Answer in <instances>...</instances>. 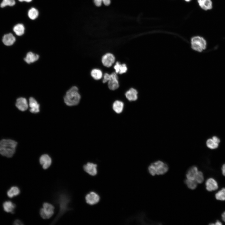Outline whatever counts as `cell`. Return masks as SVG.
Segmentation results:
<instances>
[{"mask_svg": "<svg viewBox=\"0 0 225 225\" xmlns=\"http://www.w3.org/2000/svg\"><path fill=\"white\" fill-rule=\"evenodd\" d=\"M17 142L10 139H3L0 141V154L8 158L12 157L14 154Z\"/></svg>", "mask_w": 225, "mask_h": 225, "instance_id": "6da1fadb", "label": "cell"}, {"mask_svg": "<svg viewBox=\"0 0 225 225\" xmlns=\"http://www.w3.org/2000/svg\"><path fill=\"white\" fill-rule=\"evenodd\" d=\"M81 98L78 87L74 86L66 92L63 99L66 105L72 106L76 105L79 103Z\"/></svg>", "mask_w": 225, "mask_h": 225, "instance_id": "7a4b0ae2", "label": "cell"}, {"mask_svg": "<svg viewBox=\"0 0 225 225\" xmlns=\"http://www.w3.org/2000/svg\"><path fill=\"white\" fill-rule=\"evenodd\" d=\"M58 195L57 202L59 205V210L52 224L55 223L66 212L70 210L69 207L71 200L69 196L65 193H61Z\"/></svg>", "mask_w": 225, "mask_h": 225, "instance_id": "3957f363", "label": "cell"}, {"mask_svg": "<svg viewBox=\"0 0 225 225\" xmlns=\"http://www.w3.org/2000/svg\"><path fill=\"white\" fill-rule=\"evenodd\" d=\"M168 170L167 164L160 160L152 162L148 167L149 172L152 176L164 174Z\"/></svg>", "mask_w": 225, "mask_h": 225, "instance_id": "277c9868", "label": "cell"}, {"mask_svg": "<svg viewBox=\"0 0 225 225\" xmlns=\"http://www.w3.org/2000/svg\"><path fill=\"white\" fill-rule=\"evenodd\" d=\"M191 45L193 50L201 52L206 49L207 42L202 37L196 36L191 38Z\"/></svg>", "mask_w": 225, "mask_h": 225, "instance_id": "5b68a950", "label": "cell"}, {"mask_svg": "<svg viewBox=\"0 0 225 225\" xmlns=\"http://www.w3.org/2000/svg\"><path fill=\"white\" fill-rule=\"evenodd\" d=\"M54 207L52 204L45 202L43 204V208L40 210V216L43 219H48L54 214Z\"/></svg>", "mask_w": 225, "mask_h": 225, "instance_id": "8992f818", "label": "cell"}, {"mask_svg": "<svg viewBox=\"0 0 225 225\" xmlns=\"http://www.w3.org/2000/svg\"><path fill=\"white\" fill-rule=\"evenodd\" d=\"M100 199L99 196L94 192H90L85 197L86 202L90 205H94L97 203L99 202Z\"/></svg>", "mask_w": 225, "mask_h": 225, "instance_id": "52a82bcc", "label": "cell"}, {"mask_svg": "<svg viewBox=\"0 0 225 225\" xmlns=\"http://www.w3.org/2000/svg\"><path fill=\"white\" fill-rule=\"evenodd\" d=\"M109 88L111 90H115L119 87L118 77L116 72H113L110 74V78L108 82Z\"/></svg>", "mask_w": 225, "mask_h": 225, "instance_id": "ba28073f", "label": "cell"}, {"mask_svg": "<svg viewBox=\"0 0 225 225\" xmlns=\"http://www.w3.org/2000/svg\"><path fill=\"white\" fill-rule=\"evenodd\" d=\"M115 61V58L113 55L111 53H107L102 57V61L103 65L107 67L112 66Z\"/></svg>", "mask_w": 225, "mask_h": 225, "instance_id": "9c48e42d", "label": "cell"}, {"mask_svg": "<svg viewBox=\"0 0 225 225\" xmlns=\"http://www.w3.org/2000/svg\"><path fill=\"white\" fill-rule=\"evenodd\" d=\"M97 165L92 162H88L83 166L84 170L90 175L94 176L97 173Z\"/></svg>", "mask_w": 225, "mask_h": 225, "instance_id": "30bf717a", "label": "cell"}, {"mask_svg": "<svg viewBox=\"0 0 225 225\" xmlns=\"http://www.w3.org/2000/svg\"><path fill=\"white\" fill-rule=\"evenodd\" d=\"M29 105L30 108V111L33 113H36L40 111V105L33 97H31L29 99Z\"/></svg>", "mask_w": 225, "mask_h": 225, "instance_id": "8fae6325", "label": "cell"}, {"mask_svg": "<svg viewBox=\"0 0 225 225\" xmlns=\"http://www.w3.org/2000/svg\"><path fill=\"white\" fill-rule=\"evenodd\" d=\"M40 164L44 169H48L51 165L52 162V159L48 154L42 155L39 158Z\"/></svg>", "mask_w": 225, "mask_h": 225, "instance_id": "7c38bea8", "label": "cell"}, {"mask_svg": "<svg viewBox=\"0 0 225 225\" xmlns=\"http://www.w3.org/2000/svg\"><path fill=\"white\" fill-rule=\"evenodd\" d=\"M28 103L26 98L23 97L18 98L16 100V106L18 109L22 111L26 110L28 108Z\"/></svg>", "mask_w": 225, "mask_h": 225, "instance_id": "4fadbf2b", "label": "cell"}, {"mask_svg": "<svg viewBox=\"0 0 225 225\" xmlns=\"http://www.w3.org/2000/svg\"><path fill=\"white\" fill-rule=\"evenodd\" d=\"M206 189L209 191H212L217 190L218 185L217 181L212 178L208 179L205 183Z\"/></svg>", "mask_w": 225, "mask_h": 225, "instance_id": "5bb4252c", "label": "cell"}, {"mask_svg": "<svg viewBox=\"0 0 225 225\" xmlns=\"http://www.w3.org/2000/svg\"><path fill=\"white\" fill-rule=\"evenodd\" d=\"M39 58V56L38 54L29 52L27 53L24 60L27 63L30 64L37 61Z\"/></svg>", "mask_w": 225, "mask_h": 225, "instance_id": "9a60e30c", "label": "cell"}, {"mask_svg": "<svg viewBox=\"0 0 225 225\" xmlns=\"http://www.w3.org/2000/svg\"><path fill=\"white\" fill-rule=\"evenodd\" d=\"M16 38L11 33L4 35L2 38V41L6 46H9L12 45L15 42Z\"/></svg>", "mask_w": 225, "mask_h": 225, "instance_id": "2e32d148", "label": "cell"}, {"mask_svg": "<svg viewBox=\"0 0 225 225\" xmlns=\"http://www.w3.org/2000/svg\"><path fill=\"white\" fill-rule=\"evenodd\" d=\"M198 2L200 7L205 10H210L212 8L211 0H198Z\"/></svg>", "mask_w": 225, "mask_h": 225, "instance_id": "e0dca14e", "label": "cell"}, {"mask_svg": "<svg viewBox=\"0 0 225 225\" xmlns=\"http://www.w3.org/2000/svg\"><path fill=\"white\" fill-rule=\"evenodd\" d=\"M138 92L135 89L131 88L125 93L127 98L129 101H135L138 99Z\"/></svg>", "mask_w": 225, "mask_h": 225, "instance_id": "ac0fdd59", "label": "cell"}, {"mask_svg": "<svg viewBox=\"0 0 225 225\" xmlns=\"http://www.w3.org/2000/svg\"><path fill=\"white\" fill-rule=\"evenodd\" d=\"M3 207L5 211L13 213L16 208V205L10 201H6L3 204Z\"/></svg>", "mask_w": 225, "mask_h": 225, "instance_id": "d6986e66", "label": "cell"}, {"mask_svg": "<svg viewBox=\"0 0 225 225\" xmlns=\"http://www.w3.org/2000/svg\"><path fill=\"white\" fill-rule=\"evenodd\" d=\"M114 68L117 73L122 74L125 73L127 70V68L125 64H121L117 62L114 66Z\"/></svg>", "mask_w": 225, "mask_h": 225, "instance_id": "ffe728a7", "label": "cell"}, {"mask_svg": "<svg viewBox=\"0 0 225 225\" xmlns=\"http://www.w3.org/2000/svg\"><path fill=\"white\" fill-rule=\"evenodd\" d=\"M198 168L196 166L190 168L187 172L186 176L187 179L194 180L195 177L198 172Z\"/></svg>", "mask_w": 225, "mask_h": 225, "instance_id": "44dd1931", "label": "cell"}, {"mask_svg": "<svg viewBox=\"0 0 225 225\" xmlns=\"http://www.w3.org/2000/svg\"><path fill=\"white\" fill-rule=\"evenodd\" d=\"M124 107L123 103L119 100H116L113 103L112 108L113 110L117 113L122 112Z\"/></svg>", "mask_w": 225, "mask_h": 225, "instance_id": "7402d4cb", "label": "cell"}, {"mask_svg": "<svg viewBox=\"0 0 225 225\" xmlns=\"http://www.w3.org/2000/svg\"><path fill=\"white\" fill-rule=\"evenodd\" d=\"M25 28L23 24L18 23L13 28V31L18 36L23 35L25 32Z\"/></svg>", "mask_w": 225, "mask_h": 225, "instance_id": "603a6c76", "label": "cell"}, {"mask_svg": "<svg viewBox=\"0 0 225 225\" xmlns=\"http://www.w3.org/2000/svg\"><path fill=\"white\" fill-rule=\"evenodd\" d=\"M20 192V190L18 187L13 186L8 191L7 194L8 197L12 198L18 195Z\"/></svg>", "mask_w": 225, "mask_h": 225, "instance_id": "cb8c5ba5", "label": "cell"}, {"mask_svg": "<svg viewBox=\"0 0 225 225\" xmlns=\"http://www.w3.org/2000/svg\"><path fill=\"white\" fill-rule=\"evenodd\" d=\"M28 15L30 19L34 20L38 17L39 15V12L35 8H32L29 10Z\"/></svg>", "mask_w": 225, "mask_h": 225, "instance_id": "d4e9b609", "label": "cell"}, {"mask_svg": "<svg viewBox=\"0 0 225 225\" xmlns=\"http://www.w3.org/2000/svg\"><path fill=\"white\" fill-rule=\"evenodd\" d=\"M92 77L96 80H98L101 79L102 76V71L98 69H94L92 70L91 72Z\"/></svg>", "mask_w": 225, "mask_h": 225, "instance_id": "484cf974", "label": "cell"}, {"mask_svg": "<svg viewBox=\"0 0 225 225\" xmlns=\"http://www.w3.org/2000/svg\"><path fill=\"white\" fill-rule=\"evenodd\" d=\"M185 183L188 187L192 190L195 189L197 186L198 183L194 180L187 178L185 181Z\"/></svg>", "mask_w": 225, "mask_h": 225, "instance_id": "4316f807", "label": "cell"}, {"mask_svg": "<svg viewBox=\"0 0 225 225\" xmlns=\"http://www.w3.org/2000/svg\"><path fill=\"white\" fill-rule=\"evenodd\" d=\"M216 198L219 200H225V188H223L215 194Z\"/></svg>", "mask_w": 225, "mask_h": 225, "instance_id": "83f0119b", "label": "cell"}, {"mask_svg": "<svg viewBox=\"0 0 225 225\" xmlns=\"http://www.w3.org/2000/svg\"><path fill=\"white\" fill-rule=\"evenodd\" d=\"M207 146L211 149H214L217 148L218 147V143L216 142L212 139H209L206 142Z\"/></svg>", "mask_w": 225, "mask_h": 225, "instance_id": "f1b7e54d", "label": "cell"}, {"mask_svg": "<svg viewBox=\"0 0 225 225\" xmlns=\"http://www.w3.org/2000/svg\"><path fill=\"white\" fill-rule=\"evenodd\" d=\"M194 180L198 183H201L203 182L204 176L202 172L198 171L195 177Z\"/></svg>", "mask_w": 225, "mask_h": 225, "instance_id": "f546056e", "label": "cell"}, {"mask_svg": "<svg viewBox=\"0 0 225 225\" xmlns=\"http://www.w3.org/2000/svg\"><path fill=\"white\" fill-rule=\"evenodd\" d=\"M15 4V0H3L0 4V7L2 8L8 6H12Z\"/></svg>", "mask_w": 225, "mask_h": 225, "instance_id": "4dcf8cb0", "label": "cell"}, {"mask_svg": "<svg viewBox=\"0 0 225 225\" xmlns=\"http://www.w3.org/2000/svg\"><path fill=\"white\" fill-rule=\"evenodd\" d=\"M110 78V74L108 73H105L103 76V78L102 82L103 83L108 82Z\"/></svg>", "mask_w": 225, "mask_h": 225, "instance_id": "1f68e13d", "label": "cell"}, {"mask_svg": "<svg viewBox=\"0 0 225 225\" xmlns=\"http://www.w3.org/2000/svg\"><path fill=\"white\" fill-rule=\"evenodd\" d=\"M95 5L97 7H100L102 5V0H93Z\"/></svg>", "mask_w": 225, "mask_h": 225, "instance_id": "d6a6232c", "label": "cell"}, {"mask_svg": "<svg viewBox=\"0 0 225 225\" xmlns=\"http://www.w3.org/2000/svg\"><path fill=\"white\" fill-rule=\"evenodd\" d=\"M13 224L15 225H23L22 222L19 220H16L14 222Z\"/></svg>", "mask_w": 225, "mask_h": 225, "instance_id": "836d02e7", "label": "cell"}, {"mask_svg": "<svg viewBox=\"0 0 225 225\" xmlns=\"http://www.w3.org/2000/svg\"><path fill=\"white\" fill-rule=\"evenodd\" d=\"M103 4L105 6H108L111 3L110 0H102Z\"/></svg>", "mask_w": 225, "mask_h": 225, "instance_id": "e575fe53", "label": "cell"}, {"mask_svg": "<svg viewBox=\"0 0 225 225\" xmlns=\"http://www.w3.org/2000/svg\"><path fill=\"white\" fill-rule=\"evenodd\" d=\"M212 139L216 142L218 143L220 142V140L218 138L215 136H213L212 138Z\"/></svg>", "mask_w": 225, "mask_h": 225, "instance_id": "d590c367", "label": "cell"}, {"mask_svg": "<svg viewBox=\"0 0 225 225\" xmlns=\"http://www.w3.org/2000/svg\"><path fill=\"white\" fill-rule=\"evenodd\" d=\"M222 170L223 175L225 176V164H224L222 167Z\"/></svg>", "mask_w": 225, "mask_h": 225, "instance_id": "8d00e7d4", "label": "cell"}, {"mask_svg": "<svg viewBox=\"0 0 225 225\" xmlns=\"http://www.w3.org/2000/svg\"><path fill=\"white\" fill-rule=\"evenodd\" d=\"M222 224V223L221 222L218 220H217L214 224H213L212 225H221Z\"/></svg>", "mask_w": 225, "mask_h": 225, "instance_id": "74e56055", "label": "cell"}, {"mask_svg": "<svg viewBox=\"0 0 225 225\" xmlns=\"http://www.w3.org/2000/svg\"><path fill=\"white\" fill-rule=\"evenodd\" d=\"M222 220L225 222V211L222 213Z\"/></svg>", "mask_w": 225, "mask_h": 225, "instance_id": "f35d334b", "label": "cell"}, {"mask_svg": "<svg viewBox=\"0 0 225 225\" xmlns=\"http://www.w3.org/2000/svg\"><path fill=\"white\" fill-rule=\"evenodd\" d=\"M24 1L27 2H31L32 0H24Z\"/></svg>", "mask_w": 225, "mask_h": 225, "instance_id": "ab89813d", "label": "cell"}, {"mask_svg": "<svg viewBox=\"0 0 225 225\" xmlns=\"http://www.w3.org/2000/svg\"><path fill=\"white\" fill-rule=\"evenodd\" d=\"M19 2H23L24 1V0H18Z\"/></svg>", "mask_w": 225, "mask_h": 225, "instance_id": "60d3db41", "label": "cell"}, {"mask_svg": "<svg viewBox=\"0 0 225 225\" xmlns=\"http://www.w3.org/2000/svg\"><path fill=\"white\" fill-rule=\"evenodd\" d=\"M185 0V1H187V2H189V1H190L191 0Z\"/></svg>", "mask_w": 225, "mask_h": 225, "instance_id": "b9f144b4", "label": "cell"}]
</instances>
